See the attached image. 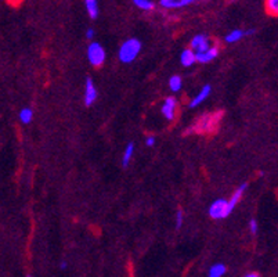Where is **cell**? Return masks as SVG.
I'll return each instance as SVG.
<instances>
[{
  "label": "cell",
  "instance_id": "cell-1",
  "mask_svg": "<svg viewBox=\"0 0 278 277\" xmlns=\"http://www.w3.org/2000/svg\"><path fill=\"white\" fill-rule=\"evenodd\" d=\"M143 44L137 37H130L126 39L124 43L121 44L119 51H118V59L124 64H130L134 60L139 57Z\"/></svg>",
  "mask_w": 278,
  "mask_h": 277
},
{
  "label": "cell",
  "instance_id": "cell-2",
  "mask_svg": "<svg viewBox=\"0 0 278 277\" xmlns=\"http://www.w3.org/2000/svg\"><path fill=\"white\" fill-rule=\"evenodd\" d=\"M220 115H221V112L205 114V115H202V117L198 119L195 125L191 129H194L195 132H199V133H206V132L213 131V129H216V126L219 124Z\"/></svg>",
  "mask_w": 278,
  "mask_h": 277
},
{
  "label": "cell",
  "instance_id": "cell-3",
  "mask_svg": "<svg viewBox=\"0 0 278 277\" xmlns=\"http://www.w3.org/2000/svg\"><path fill=\"white\" fill-rule=\"evenodd\" d=\"M105 49L98 42H92L88 46V60L93 67H101L105 63Z\"/></svg>",
  "mask_w": 278,
  "mask_h": 277
},
{
  "label": "cell",
  "instance_id": "cell-4",
  "mask_svg": "<svg viewBox=\"0 0 278 277\" xmlns=\"http://www.w3.org/2000/svg\"><path fill=\"white\" fill-rule=\"evenodd\" d=\"M208 213L212 219H224L227 218L230 213H231V209L228 207V200H224V198H219L216 201H213L209 209H208Z\"/></svg>",
  "mask_w": 278,
  "mask_h": 277
},
{
  "label": "cell",
  "instance_id": "cell-5",
  "mask_svg": "<svg viewBox=\"0 0 278 277\" xmlns=\"http://www.w3.org/2000/svg\"><path fill=\"white\" fill-rule=\"evenodd\" d=\"M192 50L195 51L197 54L199 53H204V51L209 50L211 47H212V44H211V39L204 35V34H198L195 36L191 39V46H190Z\"/></svg>",
  "mask_w": 278,
  "mask_h": 277
},
{
  "label": "cell",
  "instance_id": "cell-6",
  "mask_svg": "<svg viewBox=\"0 0 278 277\" xmlns=\"http://www.w3.org/2000/svg\"><path fill=\"white\" fill-rule=\"evenodd\" d=\"M98 97V92H97V88H95L94 82L92 78H88L86 79V83H85V97H83V102H85V105L86 107H90L93 105Z\"/></svg>",
  "mask_w": 278,
  "mask_h": 277
},
{
  "label": "cell",
  "instance_id": "cell-7",
  "mask_svg": "<svg viewBox=\"0 0 278 277\" xmlns=\"http://www.w3.org/2000/svg\"><path fill=\"white\" fill-rule=\"evenodd\" d=\"M161 112L163 117L168 121H173L176 118V112H177V100L176 97H168L163 100V104L161 107Z\"/></svg>",
  "mask_w": 278,
  "mask_h": 277
},
{
  "label": "cell",
  "instance_id": "cell-8",
  "mask_svg": "<svg viewBox=\"0 0 278 277\" xmlns=\"http://www.w3.org/2000/svg\"><path fill=\"white\" fill-rule=\"evenodd\" d=\"M211 92H212V88H211V85H204L201 90L198 92L197 96H194L192 97V100L190 102V107L191 108H195L198 105H201L202 103L205 102L206 99L211 96Z\"/></svg>",
  "mask_w": 278,
  "mask_h": 277
},
{
  "label": "cell",
  "instance_id": "cell-9",
  "mask_svg": "<svg viewBox=\"0 0 278 277\" xmlns=\"http://www.w3.org/2000/svg\"><path fill=\"white\" fill-rule=\"evenodd\" d=\"M197 0H161L159 4L161 7L166 8V10H176V8H183L192 4Z\"/></svg>",
  "mask_w": 278,
  "mask_h": 277
},
{
  "label": "cell",
  "instance_id": "cell-10",
  "mask_svg": "<svg viewBox=\"0 0 278 277\" xmlns=\"http://www.w3.org/2000/svg\"><path fill=\"white\" fill-rule=\"evenodd\" d=\"M180 63L182 66L188 68V67H192L195 63H197V53L192 50V49H184L180 54Z\"/></svg>",
  "mask_w": 278,
  "mask_h": 277
},
{
  "label": "cell",
  "instance_id": "cell-11",
  "mask_svg": "<svg viewBox=\"0 0 278 277\" xmlns=\"http://www.w3.org/2000/svg\"><path fill=\"white\" fill-rule=\"evenodd\" d=\"M217 54H219V47L217 46H212L209 50L197 54V61L201 63V64H206V63H211V61L216 59Z\"/></svg>",
  "mask_w": 278,
  "mask_h": 277
},
{
  "label": "cell",
  "instance_id": "cell-12",
  "mask_svg": "<svg viewBox=\"0 0 278 277\" xmlns=\"http://www.w3.org/2000/svg\"><path fill=\"white\" fill-rule=\"evenodd\" d=\"M247 189H248V184L247 183H242L241 186L238 187V189L235 190L234 193H233V196L230 197V200H228V207H230V209H231V212L234 211V208L238 205V203L241 201L242 196H244V193L247 191Z\"/></svg>",
  "mask_w": 278,
  "mask_h": 277
},
{
  "label": "cell",
  "instance_id": "cell-13",
  "mask_svg": "<svg viewBox=\"0 0 278 277\" xmlns=\"http://www.w3.org/2000/svg\"><path fill=\"white\" fill-rule=\"evenodd\" d=\"M85 4H86V11L88 14L90 15V18H97L98 17V1L97 0H85Z\"/></svg>",
  "mask_w": 278,
  "mask_h": 277
},
{
  "label": "cell",
  "instance_id": "cell-14",
  "mask_svg": "<svg viewBox=\"0 0 278 277\" xmlns=\"http://www.w3.org/2000/svg\"><path fill=\"white\" fill-rule=\"evenodd\" d=\"M226 265H223V263H215L211 266V269H209V273H208V276L209 277H223L226 275Z\"/></svg>",
  "mask_w": 278,
  "mask_h": 277
},
{
  "label": "cell",
  "instance_id": "cell-15",
  "mask_svg": "<svg viewBox=\"0 0 278 277\" xmlns=\"http://www.w3.org/2000/svg\"><path fill=\"white\" fill-rule=\"evenodd\" d=\"M134 143H129L126 148H124V155H122V165H124V168L130 164V161H132L133 155H134Z\"/></svg>",
  "mask_w": 278,
  "mask_h": 277
},
{
  "label": "cell",
  "instance_id": "cell-16",
  "mask_svg": "<svg viewBox=\"0 0 278 277\" xmlns=\"http://www.w3.org/2000/svg\"><path fill=\"white\" fill-rule=\"evenodd\" d=\"M183 88V79L182 76L179 75H173L170 79H169V89L173 92V93H179L180 90Z\"/></svg>",
  "mask_w": 278,
  "mask_h": 277
},
{
  "label": "cell",
  "instance_id": "cell-17",
  "mask_svg": "<svg viewBox=\"0 0 278 277\" xmlns=\"http://www.w3.org/2000/svg\"><path fill=\"white\" fill-rule=\"evenodd\" d=\"M244 36H245V31L233 30L230 34H227L226 35V42L227 43H237V42H240Z\"/></svg>",
  "mask_w": 278,
  "mask_h": 277
},
{
  "label": "cell",
  "instance_id": "cell-18",
  "mask_svg": "<svg viewBox=\"0 0 278 277\" xmlns=\"http://www.w3.org/2000/svg\"><path fill=\"white\" fill-rule=\"evenodd\" d=\"M18 118H20L21 124H24V125L31 124V122H32V119H33V111H32V108L25 107V108H22L21 111H20Z\"/></svg>",
  "mask_w": 278,
  "mask_h": 277
},
{
  "label": "cell",
  "instance_id": "cell-19",
  "mask_svg": "<svg viewBox=\"0 0 278 277\" xmlns=\"http://www.w3.org/2000/svg\"><path fill=\"white\" fill-rule=\"evenodd\" d=\"M132 1L136 7L143 11H153L155 8L154 1H151V0H132Z\"/></svg>",
  "mask_w": 278,
  "mask_h": 277
},
{
  "label": "cell",
  "instance_id": "cell-20",
  "mask_svg": "<svg viewBox=\"0 0 278 277\" xmlns=\"http://www.w3.org/2000/svg\"><path fill=\"white\" fill-rule=\"evenodd\" d=\"M264 7L269 14L273 17H278V0H266Z\"/></svg>",
  "mask_w": 278,
  "mask_h": 277
},
{
  "label": "cell",
  "instance_id": "cell-21",
  "mask_svg": "<svg viewBox=\"0 0 278 277\" xmlns=\"http://www.w3.org/2000/svg\"><path fill=\"white\" fill-rule=\"evenodd\" d=\"M176 227L177 229H180V227L183 226V222H184V213L183 211H177L176 212Z\"/></svg>",
  "mask_w": 278,
  "mask_h": 277
},
{
  "label": "cell",
  "instance_id": "cell-22",
  "mask_svg": "<svg viewBox=\"0 0 278 277\" xmlns=\"http://www.w3.org/2000/svg\"><path fill=\"white\" fill-rule=\"evenodd\" d=\"M257 229H259V225H257L256 219H250L249 220V230H250V233L256 234Z\"/></svg>",
  "mask_w": 278,
  "mask_h": 277
},
{
  "label": "cell",
  "instance_id": "cell-23",
  "mask_svg": "<svg viewBox=\"0 0 278 277\" xmlns=\"http://www.w3.org/2000/svg\"><path fill=\"white\" fill-rule=\"evenodd\" d=\"M155 141H156V138H155L154 136H148V138H146V146L147 147H154Z\"/></svg>",
  "mask_w": 278,
  "mask_h": 277
},
{
  "label": "cell",
  "instance_id": "cell-24",
  "mask_svg": "<svg viewBox=\"0 0 278 277\" xmlns=\"http://www.w3.org/2000/svg\"><path fill=\"white\" fill-rule=\"evenodd\" d=\"M95 36V31L93 30V28H89L88 31H86V39H89V40H93Z\"/></svg>",
  "mask_w": 278,
  "mask_h": 277
},
{
  "label": "cell",
  "instance_id": "cell-25",
  "mask_svg": "<svg viewBox=\"0 0 278 277\" xmlns=\"http://www.w3.org/2000/svg\"><path fill=\"white\" fill-rule=\"evenodd\" d=\"M10 4H13V6H17V4H20L22 0H7Z\"/></svg>",
  "mask_w": 278,
  "mask_h": 277
},
{
  "label": "cell",
  "instance_id": "cell-26",
  "mask_svg": "<svg viewBox=\"0 0 278 277\" xmlns=\"http://www.w3.org/2000/svg\"><path fill=\"white\" fill-rule=\"evenodd\" d=\"M244 277H260L257 273H255V272H252V273H248V275H245Z\"/></svg>",
  "mask_w": 278,
  "mask_h": 277
},
{
  "label": "cell",
  "instance_id": "cell-27",
  "mask_svg": "<svg viewBox=\"0 0 278 277\" xmlns=\"http://www.w3.org/2000/svg\"><path fill=\"white\" fill-rule=\"evenodd\" d=\"M253 32H255V31H253V30H248V31H245V36H249V35H252V34H253Z\"/></svg>",
  "mask_w": 278,
  "mask_h": 277
},
{
  "label": "cell",
  "instance_id": "cell-28",
  "mask_svg": "<svg viewBox=\"0 0 278 277\" xmlns=\"http://www.w3.org/2000/svg\"><path fill=\"white\" fill-rule=\"evenodd\" d=\"M60 269H66V262L65 261H62L61 265H60Z\"/></svg>",
  "mask_w": 278,
  "mask_h": 277
},
{
  "label": "cell",
  "instance_id": "cell-29",
  "mask_svg": "<svg viewBox=\"0 0 278 277\" xmlns=\"http://www.w3.org/2000/svg\"><path fill=\"white\" fill-rule=\"evenodd\" d=\"M27 277H31V276H27Z\"/></svg>",
  "mask_w": 278,
  "mask_h": 277
}]
</instances>
